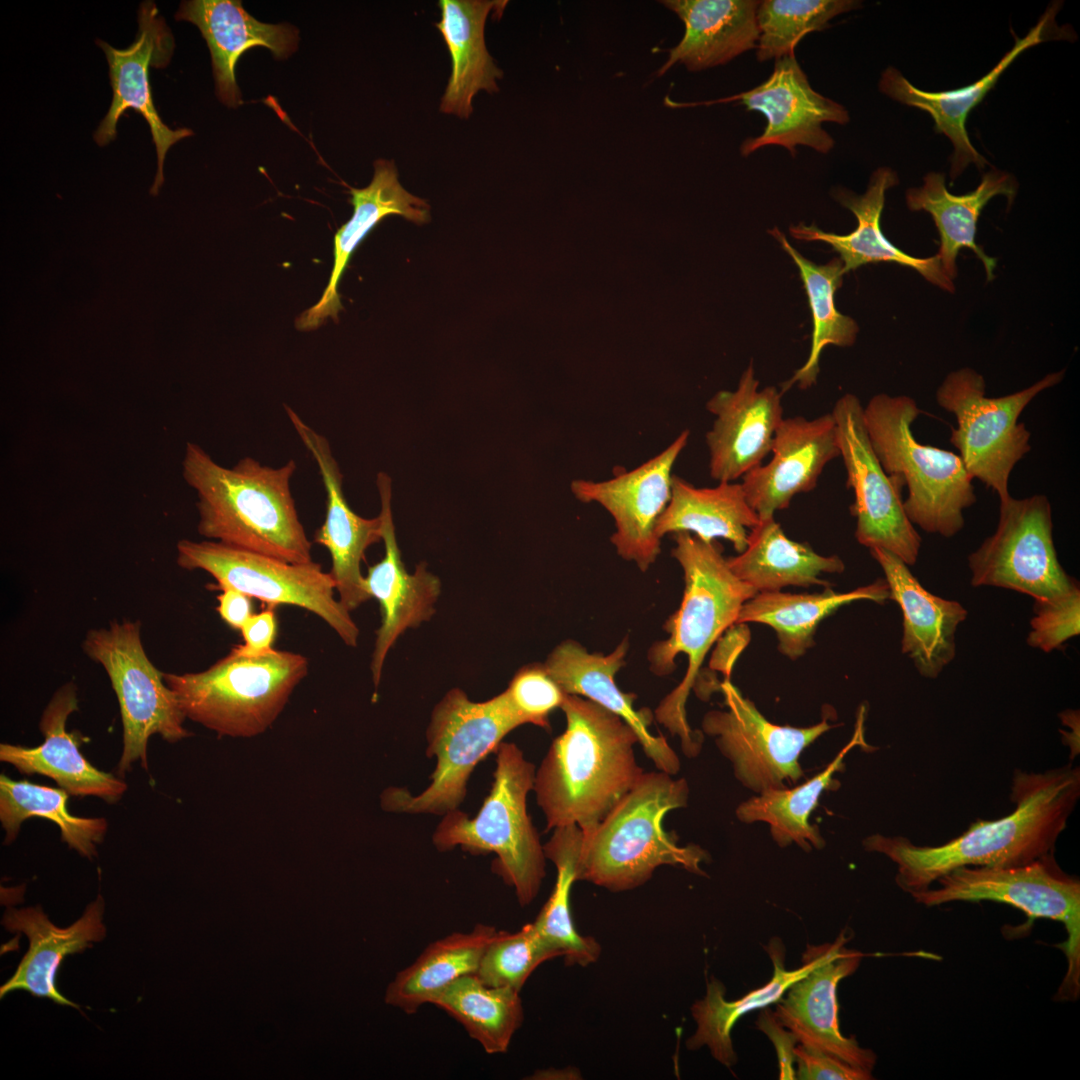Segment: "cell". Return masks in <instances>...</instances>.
<instances>
[{
  "instance_id": "cell-9",
  "label": "cell",
  "mask_w": 1080,
  "mask_h": 1080,
  "mask_svg": "<svg viewBox=\"0 0 1080 1080\" xmlns=\"http://www.w3.org/2000/svg\"><path fill=\"white\" fill-rule=\"evenodd\" d=\"M521 725L504 691L474 702L463 690L451 689L434 707L427 728L426 754L436 757L431 783L417 795L405 788L388 787L380 797L383 810L444 815L458 809L477 764Z\"/></svg>"
},
{
  "instance_id": "cell-33",
  "label": "cell",
  "mask_w": 1080,
  "mask_h": 1080,
  "mask_svg": "<svg viewBox=\"0 0 1080 1080\" xmlns=\"http://www.w3.org/2000/svg\"><path fill=\"white\" fill-rule=\"evenodd\" d=\"M1016 192L1014 178L998 169L984 173L975 190L964 195H954L948 191L943 173L930 172L924 177L922 186L907 190L906 203L910 210L925 211L932 216L940 238L937 255L943 271L951 280L957 276L958 253L966 247L980 259L990 281L995 277L997 262L975 241L977 221L992 198L1003 195L1010 205Z\"/></svg>"
},
{
  "instance_id": "cell-15",
  "label": "cell",
  "mask_w": 1080,
  "mask_h": 1080,
  "mask_svg": "<svg viewBox=\"0 0 1080 1080\" xmlns=\"http://www.w3.org/2000/svg\"><path fill=\"white\" fill-rule=\"evenodd\" d=\"M719 689L726 709L705 713L701 726L731 762L736 779L756 794L796 783L803 776L802 752L833 728L828 717L808 727L777 725L729 679Z\"/></svg>"
},
{
  "instance_id": "cell-19",
  "label": "cell",
  "mask_w": 1080,
  "mask_h": 1080,
  "mask_svg": "<svg viewBox=\"0 0 1080 1080\" xmlns=\"http://www.w3.org/2000/svg\"><path fill=\"white\" fill-rule=\"evenodd\" d=\"M848 939L846 931H841L834 942L807 946L802 961L809 969L786 990L774 1014L798 1043L872 1072L875 1053L861 1047L855 1037H845L838 1024L837 985L858 968L863 957L846 947Z\"/></svg>"
},
{
  "instance_id": "cell-42",
  "label": "cell",
  "mask_w": 1080,
  "mask_h": 1080,
  "mask_svg": "<svg viewBox=\"0 0 1080 1080\" xmlns=\"http://www.w3.org/2000/svg\"><path fill=\"white\" fill-rule=\"evenodd\" d=\"M769 233L780 243L797 265L812 314V335L809 356L802 367L782 384L781 393L794 384L800 389H808L817 381L819 361L823 349L828 345L847 347L854 344L859 327L856 321L840 313L835 306V293L843 282V263L839 257L828 263L818 265L805 258L790 245L785 235L777 228Z\"/></svg>"
},
{
  "instance_id": "cell-5",
  "label": "cell",
  "mask_w": 1080,
  "mask_h": 1080,
  "mask_svg": "<svg viewBox=\"0 0 1080 1080\" xmlns=\"http://www.w3.org/2000/svg\"><path fill=\"white\" fill-rule=\"evenodd\" d=\"M690 789L684 778L663 771L644 772L612 811L584 835L578 862V881L611 892L645 884L663 865L706 876L701 864L708 852L697 844L680 845L664 829L670 811L688 805Z\"/></svg>"
},
{
  "instance_id": "cell-4",
  "label": "cell",
  "mask_w": 1080,
  "mask_h": 1080,
  "mask_svg": "<svg viewBox=\"0 0 1080 1080\" xmlns=\"http://www.w3.org/2000/svg\"><path fill=\"white\" fill-rule=\"evenodd\" d=\"M673 539L671 554L684 575L683 598L678 610L665 622L668 637L651 646L648 661L654 674L665 676L674 671L679 654L687 657L683 680L660 702L655 717L680 738L684 754L695 757L701 750L703 735L688 723L687 698L708 651L723 632L736 624L741 607L757 592L733 574L716 541L707 542L688 532L675 533Z\"/></svg>"
},
{
  "instance_id": "cell-38",
  "label": "cell",
  "mask_w": 1080,
  "mask_h": 1080,
  "mask_svg": "<svg viewBox=\"0 0 1080 1080\" xmlns=\"http://www.w3.org/2000/svg\"><path fill=\"white\" fill-rule=\"evenodd\" d=\"M863 722L864 708L861 707L851 740L823 771L800 786L769 789L749 798L738 805L737 819L744 823H767L773 840L780 847L794 843L806 852L824 848L825 840L819 828L809 819L823 792L840 786L834 775L843 770L846 755L855 746L866 745Z\"/></svg>"
},
{
  "instance_id": "cell-17",
  "label": "cell",
  "mask_w": 1080,
  "mask_h": 1080,
  "mask_svg": "<svg viewBox=\"0 0 1080 1080\" xmlns=\"http://www.w3.org/2000/svg\"><path fill=\"white\" fill-rule=\"evenodd\" d=\"M689 435V430H684L657 455L610 479L571 482L577 500L597 503L612 516L615 532L611 543L621 558L634 562L641 571H647L660 554L656 526L669 503L672 470Z\"/></svg>"
},
{
  "instance_id": "cell-39",
  "label": "cell",
  "mask_w": 1080,
  "mask_h": 1080,
  "mask_svg": "<svg viewBox=\"0 0 1080 1080\" xmlns=\"http://www.w3.org/2000/svg\"><path fill=\"white\" fill-rule=\"evenodd\" d=\"M759 516L751 508L741 483L718 482L715 487H696L674 475L669 503L658 520L656 534L688 532L712 542L728 540L741 553Z\"/></svg>"
},
{
  "instance_id": "cell-31",
  "label": "cell",
  "mask_w": 1080,
  "mask_h": 1080,
  "mask_svg": "<svg viewBox=\"0 0 1080 1080\" xmlns=\"http://www.w3.org/2000/svg\"><path fill=\"white\" fill-rule=\"evenodd\" d=\"M175 18L199 28L210 50L217 96L232 108L242 103L235 66L244 52L261 46L268 48L277 59H285L297 49L296 28L260 22L243 8L241 1H184Z\"/></svg>"
},
{
  "instance_id": "cell-44",
  "label": "cell",
  "mask_w": 1080,
  "mask_h": 1080,
  "mask_svg": "<svg viewBox=\"0 0 1080 1080\" xmlns=\"http://www.w3.org/2000/svg\"><path fill=\"white\" fill-rule=\"evenodd\" d=\"M518 991L491 987L475 974L459 977L437 992L429 1003L454 1017L488 1054L507 1051L523 1021Z\"/></svg>"
},
{
  "instance_id": "cell-46",
  "label": "cell",
  "mask_w": 1080,
  "mask_h": 1080,
  "mask_svg": "<svg viewBox=\"0 0 1080 1080\" xmlns=\"http://www.w3.org/2000/svg\"><path fill=\"white\" fill-rule=\"evenodd\" d=\"M860 6L853 0H764L757 9V59L764 62L795 55L808 33L830 27V20Z\"/></svg>"
},
{
  "instance_id": "cell-52",
  "label": "cell",
  "mask_w": 1080,
  "mask_h": 1080,
  "mask_svg": "<svg viewBox=\"0 0 1080 1080\" xmlns=\"http://www.w3.org/2000/svg\"><path fill=\"white\" fill-rule=\"evenodd\" d=\"M757 1025L774 1043L779 1059L780 1079H796L793 1063L794 1048L798 1042L794 1035L778 1021L771 1011L761 1013Z\"/></svg>"
},
{
  "instance_id": "cell-16",
  "label": "cell",
  "mask_w": 1080,
  "mask_h": 1080,
  "mask_svg": "<svg viewBox=\"0 0 1080 1080\" xmlns=\"http://www.w3.org/2000/svg\"><path fill=\"white\" fill-rule=\"evenodd\" d=\"M831 414L847 487L854 494L850 511L856 518L857 541L869 549L889 551L908 566L914 565L921 537L905 513L903 486L885 472L872 448L860 399L850 393L843 395Z\"/></svg>"
},
{
  "instance_id": "cell-22",
  "label": "cell",
  "mask_w": 1080,
  "mask_h": 1080,
  "mask_svg": "<svg viewBox=\"0 0 1080 1080\" xmlns=\"http://www.w3.org/2000/svg\"><path fill=\"white\" fill-rule=\"evenodd\" d=\"M286 414L300 440L315 460L326 492V515L314 534V542L331 556V575L339 601L348 610L358 608L371 597L364 588L361 562L369 546L382 540V519L356 514L343 493V476L328 440L308 426L285 405Z\"/></svg>"
},
{
  "instance_id": "cell-12",
  "label": "cell",
  "mask_w": 1080,
  "mask_h": 1080,
  "mask_svg": "<svg viewBox=\"0 0 1080 1080\" xmlns=\"http://www.w3.org/2000/svg\"><path fill=\"white\" fill-rule=\"evenodd\" d=\"M84 653L106 671L116 694L123 726V750L117 772L124 776L140 761L148 771L147 745L159 734L174 743L190 736L174 692L145 653L141 622L114 620L106 628L89 630Z\"/></svg>"
},
{
  "instance_id": "cell-29",
  "label": "cell",
  "mask_w": 1080,
  "mask_h": 1080,
  "mask_svg": "<svg viewBox=\"0 0 1080 1080\" xmlns=\"http://www.w3.org/2000/svg\"><path fill=\"white\" fill-rule=\"evenodd\" d=\"M869 550L884 572L889 600L902 611V653L921 676L937 678L956 655V632L967 610L957 601L927 591L896 555L881 548Z\"/></svg>"
},
{
  "instance_id": "cell-47",
  "label": "cell",
  "mask_w": 1080,
  "mask_h": 1080,
  "mask_svg": "<svg viewBox=\"0 0 1080 1080\" xmlns=\"http://www.w3.org/2000/svg\"><path fill=\"white\" fill-rule=\"evenodd\" d=\"M560 957L534 923L515 932L496 931L485 947L474 973L491 987L520 992L528 977L543 962Z\"/></svg>"
},
{
  "instance_id": "cell-43",
  "label": "cell",
  "mask_w": 1080,
  "mask_h": 1080,
  "mask_svg": "<svg viewBox=\"0 0 1080 1080\" xmlns=\"http://www.w3.org/2000/svg\"><path fill=\"white\" fill-rule=\"evenodd\" d=\"M584 834L575 825L553 829V834L543 845L546 859L551 860L557 871L553 891L533 922L540 934L564 957L567 965L587 966L597 961L601 954L600 944L576 930L570 907V894L578 881V862Z\"/></svg>"
},
{
  "instance_id": "cell-51",
  "label": "cell",
  "mask_w": 1080,
  "mask_h": 1080,
  "mask_svg": "<svg viewBox=\"0 0 1080 1080\" xmlns=\"http://www.w3.org/2000/svg\"><path fill=\"white\" fill-rule=\"evenodd\" d=\"M274 607H269L258 614H253L241 628L243 644L234 649L243 655H260L273 649L277 635V621Z\"/></svg>"
},
{
  "instance_id": "cell-27",
  "label": "cell",
  "mask_w": 1080,
  "mask_h": 1080,
  "mask_svg": "<svg viewBox=\"0 0 1080 1080\" xmlns=\"http://www.w3.org/2000/svg\"><path fill=\"white\" fill-rule=\"evenodd\" d=\"M898 183L895 171L880 167L872 173L865 193L857 195L845 188L833 191V197L856 217L857 227L849 234L825 232L815 224L799 223L790 226V235L797 240L829 244L839 253L844 274L865 264L896 263L917 271L933 285L954 292V283L943 271L937 254L924 258L909 255L892 244L883 234L880 219L885 194Z\"/></svg>"
},
{
  "instance_id": "cell-41",
  "label": "cell",
  "mask_w": 1080,
  "mask_h": 1080,
  "mask_svg": "<svg viewBox=\"0 0 1080 1080\" xmlns=\"http://www.w3.org/2000/svg\"><path fill=\"white\" fill-rule=\"evenodd\" d=\"M496 933L495 927L477 924L472 931L455 932L429 944L388 985L385 1002L407 1014L461 976L474 974L482 953Z\"/></svg>"
},
{
  "instance_id": "cell-21",
  "label": "cell",
  "mask_w": 1080,
  "mask_h": 1080,
  "mask_svg": "<svg viewBox=\"0 0 1080 1080\" xmlns=\"http://www.w3.org/2000/svg\"><path fill=\"white\" fill-rule=\"evenodd\" d=\"M781 398L774 386L759 390L751 363L734 391L720 390L708 400L706 409L715 419L705 441L714 480L734 482L762 464L784 418Z\"/></svg>"
},
{
  "instance_id": "cell-53",
  "label": "cell",
  "mask_w": 1080,
  "mask_h": 1080,
  "mask_svg": "<svg viewBox=\"0 0 1080 1080\" xmlns=\"http://www.w3.org/2000/svg\"><path fill=\"white\" fill-rule=\"evenodd\" d=\"M217 596V612L221 619L233 629L243 627L253 615L251 597L233 588H222Z\"/></svg>"
},
{
  "instance_id": "cell-26",
  "label": "cell",
  "mask_w": 1080,
  "mask_h": 1080,
  "mask_svg": "<svg viewBox=\"0 0 1080 1080\" xmlns=\"http://www.w3.org/2000/svg\"><path fill=\"white\" fill-rule=\"evenodd\" d=\"M628 646V640L624 639L604 655L589 653L576 641L565 640L543 665L566 694L589 699L621 717L635 731L645 755L657 770L674 776L681 767L679 757L662 735L651 733V711L636 710V696L623 692L616 684L615 676L625 664Z\"/></svg>"
},
{
  "instance_id": "cell-34",
  "label": "cell",
  "mask_w": 1080,
  "mask_h": 1080,
  "mask_svg": "<svg viewBox=\"0 0 1080 1080\" xmlns=\"http://www.w3.org/2000/svg\"><path fill=\"white\" fill-rule=\"evenodd\" d=\"M685 25L681 41L669 50L661 76L676 63L690 71L725 64L757 47L759 29L755 0H665Z\"/></svg>"
},
{
  "instance_id": "cell-36",
  "label": "cell",
  "mask_w": 1080,
  "mask_h": 1080,
  "mask_svg": "<svg viewBox=\"0 0 1080 1080\" xmlns=\"http://www.w3.org/2000/svg\"><path fill=\"white\" fill-rule=\"evenodd\" d=\"M727 563L733 574L757 593L781 591L788 586L831 587L821 576L845 569L839 556L821 555L809 544L788 538L774 516L759 518L749 532L745 549L727 558Z\"/></svg>"
},
{
  "instance_id": "cell-30",
  "label": "cell",
  "mask_w": 1080,
  "mask_h": 1080,
  "mask_svg": "<svg viewBox=\"0 0 1080 1080\" xmlns=\"http://www.w3.org/2000/svg\"><path fill=\"white\" fill-rule=\"evenodd\" d=\"M104 901L101 895L90 903L84 914L67 928L49 921L40 906L22 909L8 908L2 924L9 932L24 933L29 948L14 975L0 988V997L15 990H25L35 997L48 998L54 1003L80 1010L56 987V975L64 958L92 947L106 935L102 923Z\"/></svg>"
},
{
  "instance_id": "cell-45",
  "label": "cell",
  "mask_w": 1080,
  "mask_h": 1080,
  "mask_svg": "<svg viewBox=\"0 0 1080 1080\" xmlns=\"http://www.w3.org/2000/svg\"><path fill=\"white\" fill-rule=\"evenodd\" d=\"M69 794L62 788H51L27 780L16 781L5 774L0 776V821L6 832L4 843L18 836L21 824L39 817L54 822L60 829L61 840L82 856L92 859L97 854L108 824L104 818L74 816L67 807Z\"/></svg>"
},
{
  "instance_id": "cell-14",
  "label": "cell",
  "mask_w": 1080,
  "mask_h": 1080,
  "mask_svg": "<svg viewBox=\"0 0 1080 1080\" xmlns=\"http://www.w3.org/2000/svg\"><path fill=\"white\" fill-rule=\"evenodd\" d=\"M971 585L1054 598L1078 585L1061 566L1053 541L1052 509L1042 494L1000 502L995 532L968 557Z\"/></svg>"
},
{
  "instance_id": "cell-11",
  "label": "cell",
  "mask_w": 1080,
  "mask_h": 1080,
  "mask_svg": "<svg viewBox=\"0 0 1080 1080\" xmlns=\"http://www.w3.org/2000/svg\"><path fill=\"white\" fill-rule=\"evenodd\" d=\"M1064 373L1047 374L1015 393L986 397L983 376L965 367L949 373L936 392L938 405L956 419L951 444L971 477L992 489L1000 502L1011 497L1010 475L1031 450V434L1019 417L1038 394L1059 384Z\"/></svg>"
},
{
  "instance_id": "cell-48",
  "label": "cell",
  "mask_w": 1080,
  "mask_h": 1080,
  "mask_svg": "<svg viewBox=\"0 0 1080 1080\" xmlns=\"http://www.w3.org/2000/svg\"><path fill=\"white\" fill-rule=\"evenodd\" d=\"M504 693L523 724L544 729L550 728L549 715L561 708L567 695L543 664L523 666Z\"/></svg>"
},
{
  "instance_id": "cell-3",
  "label": "cell",
  "mask_w": 1080,
  "mask_h": 1080,
  "mask_svg": "<svg viewBox=\"0 0 1080 1080\" xmlns=\"http://www.w3.org/2000/svg\"><path fill=\"white\" fill-rule=\"evenodd\" d=\"M296 468L293 459L275 468L249 456L226 468L188 442L182 475L197 494L199 534L290 563L312 562L290 490Z\"/></svg>"
},
{
  "instance_id": "cell-13",
  "label": "cell",
  "mask_w": 1080,
  "mask_h": 1080,
  "mask_svg": "<svg viewBox=\"0 0 1080 1080\" xmlns=\"http://www.w3.org/2000/svg\"><path fill=\"white\" fill-rule=\"evenodd\" d=\"M177 564L200 569L216 580V588H233L271 607L293 605L325 621L351 647L359 629L344 605L335 598V584L320 564L290 563L218 541L180 540Z\"/></svg>"
},
{
  "instance_id": "cell-8",
  "label": "cell",
  "mask_w": 1080,
  "mask_h": 1080,
  "mask_svg": "<svg viewBox=\"0 0 1080 1080\" xmlns=\"http://www.w3.org/2000/svg\"><path fill=\"white\" fill-rule=\"evenodd\" d=\"M308 659L271 649L247 656L234 648L208 669L163 672L186 718L218 736L251 738L264 733L308 674Z\"/></svg>"
},
{
  "instance_id": "cell-35",
  "label": "cell",
  "mask_w": 1080,
  "mask_h": 1080,
  "mask_svg": "<svg viewBox=\"0 0 1080 1080\" xmlns=\"http://www.w3.org/2000/svg\"><path fill=\"white\" fill-rule=\"evenodd\" d=\"M507 1L441 0V19L435 25L451 55L452 71L439 109L468 118L472 99L480 91H498L503 72L496 66L486 44L484 29L492 10L503 12Z\"/></svg>"
},
{
  "instance_id": "cell-2",
  "label": "cell",
  "mask_w": 1080,
  "mask_h": 1080,
  "mask_svg": "<svg viewBox=\"0 0 1080 1080\" xmlns=\"http://www.w3.org/2000/svg\"><path fill=\"white\" fill-rule=\"evenodd\" d=\"M564 732L535 772L533 791L547 831L569 825L584 835L612 811L644 773L635 731L599 704L567 694Z\"/></svg>"
},
{
  "instance_id": "cell-25",
  "label": "cell",
  "mask_w": 1080,
  "mask_h": 1080,
  "mask_svg": "<svg viewBox=\"0 0 1080 1080\" xmlns=\"http://www.w3.org/2000/svg\"><path fill=\"white\" fill-rule=\"evenodd\" d=\"M77 710V687L73 682L66 683L54 693L41 716L39 728L44 736L43 743L36 747L2 743L0 760L13 765L22 774H40L53 779L69 795L95 796L108 803L117 802L127 790V784L94 767L79 750L83 737L78 731L66 729L69 716Z\"/></svg>"
},
{
  "instance_id": "cell-37",
  "label": "cell",
  "mask_w": 1080,
  "mask_h": 1080,
  "mask_svg": "<svg viewBox=\"0 0 1080 1080\" xmlns=\"http://www.w3.org/2000/svg\"><path fill=\"white\" fill-rule=\"evenodd\" d=\"M889 598L885 579L842 593L831 587L812 594L758 592L743 604L736 624L753 622L771 627L778 639V650L795 660L814 645L819 624L841 606L859 600L884 603Z\"/></svg>"
},
{
  "instance_id": "cell-40",
  "label": "cell",
  "mask_w": 1080,
  "mask_h": 1080,
  "mask_svg": "<svg viewBox=\"0 0 1080 1080\" xmlns=\"http://www.w3.org/2000/svg\"><path fill=\"white\" fill-rule=\"evenodd\" d=\"M783 948L779 939L769 942L767 951L774 965L772 978L762 987L737 1000L725 999V987L719 980L712 978L707 982L705 996L691 1008L696 1030L686 1041L688 1049L697 1050L707 1046L711 1055L724 1066L731 1067L736 1063L737 1056L731 1038L736 1022L755 1009L777 1003L786 990L809 969L808 963L802 961L799 968L787 970Z\"/></svg>"
},
{
  "instance_id": "cell-20",
  "label": "cell",
  "mask_w": 1080,
  "mask_h": 1080,
  "mask_svg": "<svg viewBox=\"0 0 1080 1080\" xmlns=\"http://www.w3.org/2000/svg\"><path fill=\"white\" fill-rule=\"evenodd\" d=\"M138 23L136 38L125 49H116L99 39L96 41L107 58L113 98L106 116L95 131L94 140L99 146L107 145L116 138L117 123L128 109L140 113L150 127L156 148L157 171L149 192L157 196L164 183L167 151L176 142L193 135V132L187 128L170 129L161 120L153 103L150 66H167L174 49L173 36L154 2L141 4Z\"/></svg>"
},
{
  "instance_id": "cell-23",
  "label": "cell",
  "mask_w": 1080,
  "mask_h": 1080,
  "mask_svg": "<svg viewBox=\"0 0 1080 1080\" xmlns=\"http://www.w3.org/2000/svg\"><path fill=\"white\" fill-rule=\"evenodd\" d=\"M771 452V460L749 471L741 482L747 502L760 519L787 508L796 495L812 491L826 465L839 457L831 412L811 420L784 417Z\"/></svg>"
},
{
  "instance_id": "cell-6",
  "label": "cell",
  "mask_w": 1080,
  "mask_h": 1080,
  "mask_svg": "<svg viewBox=\"0 0 1080 1080\" xmlns=\"http://www.w3.org/2000/svg\"><path fill=\"white\" fill-rule=\"evenodd\" d=\"M923 411L909 396L880 393L863 407L872 448L885 472L908 489L903 501L913 525L949 538L965 524L963 512L976 502L973 478L960 456L920 443L912 424Z\"/></svg>"
},
{
  "instance_id": "cell-24",
  "label": "cell",
  "mask_w": 1080,
  "mask_h": 1080,
  "mask_svg": "<svg viewBox=\"0 0 1080 1080\" xmlns=\"http://www.w3.org/2000/svg\"><path fill=\"white\" fill-rule=\"evenodd\" d=\"M376 482L381 500L379 515L385 554L364 576V588L371 598L377 599L381 611V625L376 632L371 661L375 688L380 682L388 651L405 630L432 617L441 592L439 578L427 571L424 563L419 564L412 574L406 571L392 518L391 479L380 472Z\"/></svg>"
},
{
  "instance_id": "cell-28",
  "label": "cell",
  "mask_w": 1080,
  "mask_h": 1080,
  "mask_svg": "<svg viewBox=\"0 0 1080 1080\" xmlns=\"http://www.w3.org/2000/svg\"><path fill=\"white\" fill-rule=\"evenodd\" d=\"M1055 6L1043 14L1038 23L1023 38H1015V44L993 69L976 82L948 91L927 92L911 84L894 67H888L881 75L879 89L895 101L916 107L931 115L935 131L949 138L954 147L951 157L950 177L954 181L969 164L978 169L987 165V160L977 152L970 142L966 121L969 113L995 86L1001 74L1025 50L1051 38L1050 28L1054 24Z\"/></svg>"
},
{
  "instance_id": "cell-18",
  "label": "cell",
  "mask_w": 1080,
  "mask_h": 1080,
  "mask_svg": "<svg viewBox=\"0 0 1080 1080\" xmlns=\"http://www.w3.org/2000/svg\"><path fill=\"white\" fill-rule=\"evenodd\" d=\"M732 101H739L747 110L758 111L767 119L761 135L742 143L743 156L768 145L782 146L792 156L796 155L797 145L826 154L835 141L822 124L845 125L850 120L844 106L812 88L795 55L776 59L771 75L764 82L740 94L697 103H678L666 97L664 103L680 108Z\"/></svg>"
},
{
  "instance_id": "cell-49",
  "label": "cell",
  "mask_w": 1080,
  "mask_h": 1080,
  "mask_svg": "<svg viewBox=\"0 0 1080 1080\" xmlns=\"http://www.w3.org/2000/svg\"><path fill=\"white\" fill-rule=\"evenodd\" d=\"M1033 611L1027 644L1047 653L1060 649L1080 633L1079 584L1054 598L1034 600Z\"/></svg>"
},
{
  "instance_id": "cell-50",
  "label": "cell",
  "mask_w": 1080,
  "mask_h": 1080,
  "mask_svg": "<svg viewBox=\"0 0 1080 1080\" xmlns=\"http://www.w3.org/2000/svg\"><path fill=\"white\" fill-rule=\"evenodd\" d=\"M796 1079L869 1080L872 1072L857 1067L835 1055L798 1043L794 1048Z\"/></svg>"
},
{
  "instance_id": "cell-32",
  "label": "cell",
  "mask_w": 1080,
  "mask_h": 1080,
  "mask_svg": "<svg viewBox=\"0 0 1080 1080\" xmlns=\"http://www.w3.org/2000/svg\"><path fill=\"white\" fill-rule=\"evenodd\" d=\"M351 218L334 236V263L329 282L320 300L301 313L296 327L307 331L318 328L327 318L337 320L342 309L337 287L355 249L368 233L389 215H399L416 224L430 219L428 203L409 193L399 182L393 161L378 159L372 181L364 188H350Z\"/></svg>"
},
{
  "instance_id": "cell-1",
  "label": "cell",
  "mask_w": 1080,
  "mask_h": 1080,
  "mask_svg": "<svg viewBox=\"0 0 1080 1080\" xmlns=\"http://www.w3.org/2000/svg\"><path fill=\"white\" fill-rule=\"evenodd\" d=\"M1080 796V771L1071 764L1044 773L1014 772L1009 815L977 819L961 835L939 846H919L902 836L872 834L863 840L868 852L881 853L897 865L896 883L913 895L964 866H1015L1049 853L1067 827Z\"/></svg>"
},
{
  "instance_id": "cell-10",
  "label": "cell",
  "mask_w": 1080,
  "mask_h": 1080,
  "mask_svg": "<svg viewBox=\"0 0 1080 1080\" xmlns=\"http://www.w3.org/2000/svg\"><path fill=\"white\" fill-rule=\"evenodd\" d=\"M937 887L911 895L926 907L951 902L994 901L1020 909L1031 918L1061 922L1067 971L1058 1000H1076L1080 992V882L1065 873L1049 853L1015 866H964L943 875Z\"/></svg>"
},
{
  "instance_id": "cell-7",
  "label": "cell",
  "mask_w": 1080,
  "mask_h": 1080,
  "mask_svg": "<svg viewBox=\"0 0 1080 1080\" xmlns=\"http://www.w3.org/2000/svg\"><path fill=\"white\" fill-rule=\"evenodd\" d=\"M494 753L492 787L478 813L469 817L455 809L444 814L432 841L439 851L460 846L472 854L495 853L494 872L526 906L546 875L543 845L527 811L536 770L514 743L502 742Z\"/></svg>"
}]
</instances>
